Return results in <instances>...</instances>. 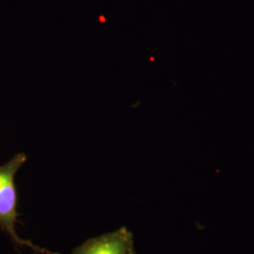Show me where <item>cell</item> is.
Wrapping results in <instances>:
<instances>
[{
	"label": "cell",
	"instance_id": "cell-2",
	"mask_svg": "<svg viewBox=\"0 0 254 254\" xmlns=\"http://www.w3.org/2000/svg\"><path fill=\"white\" fill-rule=\"evenodd\" d=\"M72 254H135L131 233L127 228L86 241Z\"/></svg>",
	"mask_w": 254,
	"mask_h": 254
},
{
	"label": "cell",
	"instance_id": "cell-1",
	"mask_svg": "<svg viewBox=\"0 0 254 254\" xmlns=\"http://www.w3.org/2000/svg\"><path fill=\"white\" fill-rule=\"evenodd\" d=\"M25 154H15L8 163L0 166V226L5 230L18 245L31 248L41 254H51L50 252L40 249L25 240H22L15 232L14 225L17 218L16 213V191L14 177L19 169L27 161Z\"/></svg>",
	"mask_w": 254,
	"mask_h": 254
}]
</instances>
